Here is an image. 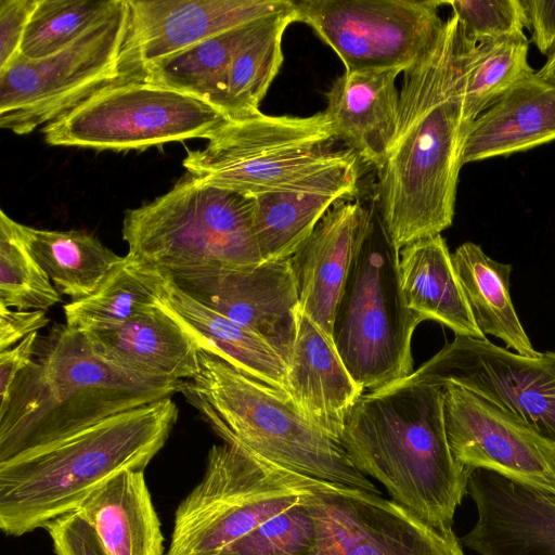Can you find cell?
I'll list each match as a JSON object with an SVG mask.
<instances>
[{
    "mask_svg": "<svg viewBox=\"0 0 555 555\" xmlns=\"http://www.w3.org/2000/svg\"><path fill=\"white\" fill-rule=\"evenodd\" d=\"M464 47L452 14L435 44L403 73L395 133L377 169L375 195L396 247L450 228L463 142Z\"/></svg>",
    "mask_w": 555,
    "mask_h": 555,
    "instance_id": "1",
    "label": "cell"
},
{
    "mask_svg": "<svg viewBox=\"0 0 555 555\" xmlns=\"http://www.w3.org/2000/svg\"><path fill=\"white\" fill-rule=\"evenodd\" d=\"M339 443L356 468L430 527L451 532L469 472L454 459L444 426L442 388L395 383L363 393Z\"/></svg>",
    "mask_w": 555,
    "mask_h": 555,
    "instance_id": "2",
    "label": "cell"
},
{
    "mask_svg": "<svg viewBox=\"0 0 555 555\" xmlns=\"http://www.w3.org/2000/svg\"><path fill=\"white\" fill-rule=\"evenodd\" d=\"M184 380L127 373L94 353L85 334L56 323L0 404V463L115 414L181 392Z\"/></svg>",
    "mask_w": 555,
    "mask_h": 555,
    "instance_id": "3",
    "label": "cell"
},
{
    "mask_svg": "<svg viewBox=\"0 0 555 555\" xmlns=\"http://www.w3.org/2000/svg\"><path fill=\"white\" fill-rule=\"evenodd\" d=\"M172 398L115 414L0 463V529L21 537L76 511L107 480L144 470L176 422Z\"/></svg>",
    "mask_w": 555,
    "mask_h": 555,
    "instance_id": "4",
    "label": "cell"
},
{
    "mask_svg": "<svg viewBox=\"0 0 555 555\" xmlns=\"http://www.w3.org/2000/svg\"><path fill=\"white\" fill-rule=\"evenodd\" d=\"M198 357L199 372L181 392L225 443L305 477L380 494L289 397L203 348Z\"/></svg>",
    "mask_w": 555,
    "mask_h": 555,
    "instance_id": "5",
    "label": "cell"
},
{
    "mask_svg": "<svg viewBox=\"0 0 555 555\" xmlns=\"http://www.w3.org/2000/svg\"><path fill=\"white\" fill-rule=\"evenodd\" d=\"M336 139L324 112L306 117L258 112L225 119L182 165L210 185L253 197L359 181L360 160L348 149H332Z\"/></svg>",
    "mask_w": 555,
    "mask_h": 555,
    "instance_id": "6",
    "label": "cell"
},
{
    "mask_svg": "<svg viewBox=\"0 0 555 555\" xmlns=\"http://www.w3.org/2000/svg\"><path fill=\"white\" fill-rule=\"evenodd\" d=\"M360 202L359 233L332 336L353 380L363 391H375L413 372L412 336L424 320L405 302L400 250L385 225L375 192Z\"/></svg>",
    "mask_w": 555,
    "mask_h": 555,
    "instance_id": "7",
    "label": "cell"
},
{
    "mask_svg": "<svg viewBox=\"0 0 555 555\" xmlns=\"http://www.w3.org/2000/svg\"><path fill=\"white\" fill-rule=\"evenodd\" d=\"M255 206L253 196L189 175L166 194L125 212L126 256L171 278L258 266L263 260Z\"/></svg>",
    "mask_w": 555,
    "mask_h": 555,
    "instance_id": "8",
    "label": "cell"
},
{
    "mask_svg": "<svg viewBox=\"0 0 555 555\" xmlns=\"http://www.w3.org/2000/svg\"><path fill=\"white\" fill-rule=\"evenodd\" d=\"M147 79L128 0L61 51L0 69V126L28 134L93 95Z\"/></svg>",
    "mask_w": 555,
    "mask_h": 555,
    "instance_id": "9",
    "label": "cell"
},
{
    "mask_svg": "<svg viewBox=\"0 0 555 555\" xmlns=\"http://www.w3.org/2000/svg\"><path fill=\"white\" fill-rule=\"evenodd\" d=\"M315 480L215 444L202 480L176 511L166 555H217L300 502Z\"/></svg>",
    "mask_w": 555,
    "mask_h": 555,
    "instance_id": "10",
    "label": "cell"
},
{
    "mask_svg": "<svg viewBox=\"0 0 555 555\" xmlns=\"http://www.w3.org/2000/svg\"><path fill=\"white\" fill-rule=\"evenodd\" d=\"M225 119L193 95L142 80L93 95L42 133L54 146L120 152L206 139Z\"/></svg>",
    "mask_w": 555,
    "mask_h": 555,
    "instance_id": "11",
    "label": "cell"
},
{
    "mask_svg": "<svg viewBox=\"0 0 555 555\" xmlns=\"http://www.w3.org/2000/svg\"><path fill=\"white\" fill-rule=\"evenodd\" d=\"M440 5L428 0L294 1L297 22L310 26L349 72L412 67L443 29Z\"/></svg>",
    "mask_w": 555,
    "mask_h": 555,
    "instance_id": "12",
    "label": "cell"
},
{
    "mask_svg": "<svg viewBox=\"0 0 555 555\" xmlns=\"http://www.w3.org/2000/svg\"><path fill=\"white\" fill-rule=\"evenodd\" d=\"M399 382L459 386L555 443V351L526 357L487 338L454 335Z\"/></svg>",
    "mask_w": 555,
    "mask_h": 555,
    "instance_id": "13",
    "label": "cell"
},
{
    "mask_svg": "<svg viewBox=\"0 0 555 555\" xmlns=\"http://www.w3.org/2000/svg\"><path fill=\"white\" fill-rule=\"evenodd\" d=\"M314 543L307 555H464L441 532L380 494L315 480L309 494Z\"/></svg>",
    "mask_w": 555,
    "mask_h": 555,
    "instance_id": "14",
    "label": "cell"
},
{
    "mask_svg": "<svg viewBox=\"0 0 555 555\" xmlns=\"http://www.w3.org/2000/svg\"><path fill=\"white\" fill-rule=\"evenodd\" d=\"M442 391L446 433L459 464L555 495V443L464 388Z\"/></svg>",
    "mask_w": 555,
    "mask_h": 555,
    "instance_id": "15",
    "label": "cell"
},
{
    "mask_svg": "<svg viewBox=\"0 0 555 555\" xmlns=\"http://www.w3.org/2000/svg\"><path fill=\"white\" fill-rule=\"evenodd\" d=\"M169 278L196 301L255 332L289 363L299 318L289 259Z\"/></svg>",
    "mask_w": 555,
    "mask_h": 555,
    "instance_id": "16",
    "label": "cell"
},
{
    "mask_svg": "<svg viewBox=\"0 0 555 555\" xmlns=\"http://www.w3.org/2000/svg\"><path fill=\"white\" fill-rule=\"evenodd\" d=\"M466 494L477 509L461 544L479 555H555V495L496 473H469Z\"/></svg>",
    "mask_w": 555,
    "mask_h": 555,
    "instance_id": "17",
    "label": "cell"
},
{
    "mask_svg": "<svg viewBox=\"0 0 555 555\" xmlns=\"http://www.w3.org/2000/svg\"><path fill=\"white\" fill-rule=\"evenodd\" d=\"M82 333L101 359L139 377L186 380L199 372L201 340L160 301L121 325Z\"/></svg>",
    "mask_w": 555,
    "mask_h": 555,
    "instance_id": "18",
    "label": "cell"
},
{
    "mask_svg": "<svg viewBox=\"0 0 555 555\" xmlns=\"http://www.w3.org/2000/svg\"><path fill=\"white\" fill-rule=\"evenodd\" d=\"M146 69L240 25L286 11L288 0H128Z\"/></svg>",
    "mask_w": 555,
    "mask_h": 555,
    "instance_id": "19",
    "label": "cell"
},
{
    "mask_svg": "<svg viewBox=\"0 0 555 555\" xmlns=\"http://www.w3.org/2000/svg\"><path fill=\"white\" fill-rule=\"evenodd\" d=\"M361 221L359 199L340 201L288 258L299 311L333 341V321L352 260Z\"/></svg>",
    "mask_w": 555,
    "mask_h": 555,
    "instance_id": "20",
    "label": "cell"
},
{
    "mask_svg": "<svg viewBox=\"0 0 555 555\" xmlns=\"http://www.w3.org/2000/svg\"><path fill=\"white\" fill-rule=\"evenodd\" d=\"M287 383L296 408L339 442L347 418L364 391L349 374L333 341L300 311Z\"/></svg>",
    "mask_w": 555,
    "mask_h": 555,
    "instance_id": "21",
    "label": "cell"
},
{
    "mask_svg": "<svg viewBox=\"0 0 555 555\" xmlns=\"http://www.w3.org/2000/svg\"><path fill=\"white\" fill-rule=\"evenodd\" d=\"M552 141H555V82L532 73L469 124L462 163L508 156Z\"/></svg>",
    "mask_w": 555,
    "mask_h": 555,
    "instance_id": "22",
    "label": "cell"
},
{
    "mask_svg": "<svg viewBox=\"0 0 555 555\" xmlns=\"http://www.w3.org/2000/svg\"><path fill=\"white\" fill-rule=\"evenodd\" d=\"M399 70L349 72L338 76L326 93L324 111L335 137L358 159L376 169L391 143L398 117Z\"/></svg>",
    "mask_w": 555,
    "mask_h": 555,
    "instance_id": "23",
    "label": "cell"
},
{
    "mask_svg": "<svg viewBox=\"0 0 555 555\" xmlns=\"http://www.w3.org/2000/svg\"><path fill=\"white\" fill-rule=\"evenodd\" d=\"M77 511L107 555H163L164 537L144 470H126L95 489Z\"/></svg>",
    "mask_w": 555,
    "mask_h": 555,
    "instance_id": "24",
    "label": "cell"
},
{
    "mask_svg": "<svg viewBox=\"0 0 555 555\" xmlns=\"http://www.w3.org/2000/svg\"><path fill=\"white\" fill-rule=\"evenodd\" d=\"M159 301L196 335L203 349L242 374L289 397L286 363L255 332L196 301L167 275Z\"/></svg>",
    "mask_w": 555,
    "mask_h": 555,
    "instance_id": "25",
    "label": "cell"
},
{
    "mask_svg": "<svg viewBox=\"0 0 555 555\" xmlns=\"http://www.w3.org/2000/svg\"><path fill=\"white\" fill-rule=\"evenodd\" d=\"M399 272L408 307L424 321H437L455 335L487 338L475 323L441 234L404 246Z\"/></svg>",
    "mask_w": 555,
    "mask_h": 555,
    "instance_id": "26",
    "label": "cell"
},
{
    "mask_svg": "<svg viewBox=\"0 0 555 555\" xmlns=\"http://www.w3.org/2000/svg\"><path fill=\"white\" fill-rule=\"evenodd\" d=\"M451 260L463 288L475 323L486 336L492 335L526 357H537V351L516 313L511 293L513 267L490 258L480 245L461 244Z\"/></svg>",
    "mask_w": 555,
    "mask_h": 555,
    "instance_id": "27",
    "label": "cell"
},
{
    "mask_svg": "<svg viewBox=\"0 0 555 555\" xmlns=\"http://www.w3.org/2000/svg\"><path fill=\"white\" fill-rule=\"evenodd\" d=\"M358 192L359 181H345L255 197V232L263 262L291 258L335 204L351 201Z\"/></svg>",
    "mask_w": 555,
    "mask_h": 555,
    "instance_id": "28",
    "label": "cell"
},
{
    "mask_svg": "<svg viewBox=\"0 0 555 555\" xmlns=\"http://www.w3.org/2000/svg\"><path fill=\"white\" fill-rule=\"evenodd\" d=\"M294 22V5L255 21L233 55L222 108L227 119L260 112V103L283 64L284 31Z\"/></svg>",
    "mask_w": 555,
    "mask_h": 555,
    "instance_id": "29",
    "label": "cell"
},
{
    "mask_svg": "<svg viewBox=\"0 0 555 555\" xmlns=\"http://www.w3.org/2000/svg\"><path fill=\"white\" fill-rule=\"evenodd\" d=\"M29 247L56 291L72 301L92 294L122 257L80 230H41L23 224Z\"/></svg>",
    "mask_w": 555,
    "mask_h": 555,
    "instance_id": "30",
    "label": "cell"
},
{
    "mask_svg": "<svg viewBox=\"0 0 555 555\" xmlns=\"http://www.w3.org/2000/svg\"><path fill=\"white\" fill-rule=\"evenodd\" d=\"M164 282L124 256L92 294L64 306L65 324L80 332L121 325L158 305Z\"/></svg>",
    "mask_w": 555,
    "mask_h": 555,
    "instance_id": "31",
    "label": "cell"
},
{
    "mask_svg": "<svg viewBox=\"0 0 555 555\" xmlns=\"http://www.w3.org/2000/svg\"><path fill=\"white\" fill-rule=\"evenodd\" d=\"M255 21L155 63L146 80L193 95L222 114L233 55Z\"/></svg>",
    "mask_w": 555,
    "mask_h": 555,
    "instance_id": "32",
    "label": "cell"
},
{
    "mask_svg": "<svg viewBox=\"0 0 555 555\" xmlns=\"http://www.w3.org/2000/svg\"><path fill=\"white\" fill-rule=\"evenodd\" d=\"M463 70L464 112L470 124L518 80L534 73L526 36L480 42L465 38Z\"/></svg>",
    "mask_w": 555,
    "mask_h": 555,
    "instance_id": "33",
    "label": "cell"
},
{
    "mask_svg": "<svg viewBox=\"0 0 555 555\" xmlns=\"http://www.w3.org/2000/svg\"><path fill=\"white\" fill-rule=\"evenodd\" d=\"M62 295L34 256L23 224L0 214V306L15 310H48Z\"/></svg>",
    "mask_w": 555,
    "mask_h": 555,
    "instance_id": "34",
    "label": "cell"
},
{
    "mask_svg": "<svg viewBox=\"0 0 555 555\" xmlns=\"http://www.w3.org/2000/svg\"><path fill=\"white\" fill-rule=\"evenodd\" d=\"M120 0H38L27 24L21 55L48 57L107 17Z\"/></svg>",
    "mask_w": 555,
    "mask_h": 555,
    "instance_id": "35",
    "label": "cell"
},
{
    "mask_svg": "<svg viewBox=\"0 0 555 555\" xmlns=\"http://www.w3.org/2000/svg\"><path fill=\"white\" fill-rule=\"evenodd\" d=\"M310 492L311 488L296 505L217 555H307L314 543Z\"/></svg>",
    "mask_w": 555,
    "mask_h": 555,
    "instance_id": "36",
    "label": "cell"
},
{
    "mask_svg": "<svg viewBox=\"0 0 555 555\" xmlns=\"http://www.w3.org/2000/svg\"><path fill=\"white\" fill-rule=\"evenodd\" d=\"M442 4L451 5L469 41L525 36L527 16L521 0H454Z\"/></svg>",
    "mask_w": 555,
    "mask_h": 555,
    "instance_id": "37",
    "label": "cell"
},
{
    "mask_svg": "<svg viewBox=\"0 0 555 555\" xmlns=\"http://www.w3.org/2000/svg\"><path fill=\"white\" fill-rule=\"evenodd\" d=\"M44 529L56 555H107L93 528L77 509L57 517Z\"/></svg>",
    "mask_w": 555,
    "mask_h": 555,
    "instance_id": "38",
    "label": "cell"
},
{
    "mask_svg": "<svg viewBox=\"0 0 555 555\" xmlns=\"http://www.w3.org/2000/svg\"><path fill=\"white\" fill-rule=\"evenodd\" d=\"M38 0H0V69L21 54L27 24Z\"/></svg>",
    "mask_w": 555,
    "mask_h": 555,
    "instance_id": "39",
    "label": "cell"
},
{
    "mask_svg": "<svg viewBox=\"0 0 555 555\" xmlns=\"http://www.w3.org/2000/svg\"><path fill=\"white\" fill-rule=\"evenodd\" d=\"M49 322L43 310H12L0 306V352L38 333Z\"/></svg>",
    "mask_w": 555,
    "mask_h": 555,
    "instance_id": "40",
    "label": "cell"
},
{
    "mask_svg": "<svg viewBox=\"0 0 555 555\" xmlns=\"http://www.w3.org/2000/svg\"><path fill=\"white\" fill-rule=\"evenodd\" d=\"M521 3L532 41L548 57L555 51V0H521Z\"/></svg>",
    "mask_w": 555,
    "mask_h": 555,
    "instance_id": "41",
    "label": "cell"
},
{
    "mask_svg": "<svg viewBox=\"0 0 555 555\" xmlns=\"http://www.w3.org/2000/svg\"><path fill=\"white\" fill-rule=\"evenodd\" d=\"M38 337V333H33L14 347L0 352V404L8 399L17 375L31 362Z\"/></svg>",
    "mask_w": 555,
    "mask_h": 555,
    "instance_id": "42",
    "label": "cell"
},
{
    "mask_svg": "<svg viewBox=\"0 0 555 555\" xmlns=\"http://www.w3.org/2000/svg\"><path fill=\"white\" fill-rule=\"evenodd\" d=\"M537 74L545 80L555 82V51L547 57V61Z\"/></svg>",
    "mask_w": 555,
    "mask_h": 555,
    "instance_id": "43",
    "label": "cell"
}]
</instances>
